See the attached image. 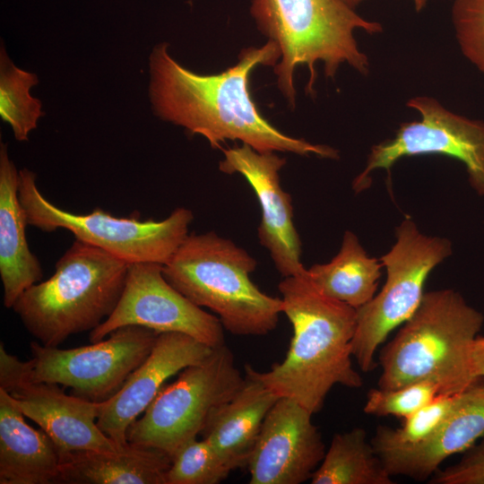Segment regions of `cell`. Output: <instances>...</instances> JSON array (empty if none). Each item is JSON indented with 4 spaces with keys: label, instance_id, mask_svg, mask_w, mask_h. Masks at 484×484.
I'll list each match as a JSON object with an SVG mask.
<instances>
[{
    "label": "cell",
    "instance_id": "cell-1",
    "mask_svg": "<svg viewBox=\"0 0 484 484\" xmlns=\"http://www.w3.org/2000/svg\"><path fill=\"white\" fill-rule=\"evenodd\" d=\"M168 46L166 42L156 45L149 57V95L153 112L160 119L203 136L212 148H220L226 140H238L260 152L338 158L332 147L279 131L253 100L251 72L259 65L275 66L281 58L273 41L243 48L235 65L216 74H199L182 66L169 54Z\"/></svg>",
    "mask_w": 484,
    "mask_h": 484
},
{
    "label": "cell",
    "instance_id": "cell-2",
    "mask_svg": "<svg viewBox=\"0 0 484 484\" xmlns=\"http://www.w3.org/2000/svg\"><path fill=\"white\" fill-rule=\"evenodd\" d=\"M278 289L293 335L283 361L256 372L278 397L292 399L315 414L334 385H363L351 360L357 309L321 292L307 271L284 277Z\"/></svg>",
    "mask_w": 484,
    "mask_h": 484
},
{
    "label": "cell",
    "instance_id": "cell-3",
    "mask_svg": "<svg viewBox=\"0 0 484 484\" xmlns=\"http://www.w3.org/2000/svg\"><path fill=\"white\" fill-rule=\"evenodd\" d=\"M483 315L450 289L425 292L422 300L378 354L377 387L393 389L429 381L439 394H454L480 382L471 353Z\"/></svg>",
    "mask_w": 484,
    "mask_h": 484
},
{
    "label": "cell",
    "instance_id": "cell-4",
    "mask_svg": "<svg viewBox=\"0 0 484 484\" xmlns=\"http://www.w3.org/2000/svg\"><path fill=\"white\" fill-rule=\"evenodd\" d=\"M250 13L259 30L280 50L274 73L278 88L291 108L296 103L298 65H306L309 70L306 92L311 95L317 62L324 63L326 77L333 78L341 64L366 75L369 61L359 49L354 31H382L379 22L364 19L343 0H251Z\"/></svg>",
    "mask_w": 484,
    "mask_h": 484
},
{
    "label": "cell",
    "instance_id": "cell-5",
    "mask_svg": "<svg viewBox=\"0 0 484 484\" xmlns=\"http://www.w3.org/2000/svg\"><path fill=\"white\" fill-rule=\"evenodd\" d=\"M129 264L75 239L48 280L24 290L13 306L39 343L58 347L73 334L92 331L116 308Z\"/></svg>",
    "mask_w": 484,
    "mask_h": 484
},
{
    "label": "cell",
    "instance_id": "cell-6",
    "mask_svg": "<svg viewBox=\"0 0 484 484\" xmlns=\"http://www.w3.org/2000/svg\"><path fill=\"white\" fill-rule=\"evenodd\" d=\"M256 265L244 248L210 231L188 234L162 272L191 302L213 311L230 333L262 336L276 328L282 300L251 281Z\"/></svg>",
    "mask_w": 484,
    "mask_h": 484
},
{
    "label": "cell",
    "instance_id": "cell-7",
    "mask_svg": "<svg viewBox=\"0 0 484 484\" xmlns=\"http://www.w3.org/2000/svg\"><path fill=\"white\" fill-rule=\"evenodd\" d=\"M19 199L27 221L45 232L70 231L75 239L97 246L131 264H165L188 235L193 212L176 208L162 220H141L139 214L117 217L99 208L85 214L65 211L49 202L36 185V174L20 170Z\"/></svg>",
    "mask_w": 484,
    "mask_h": 484
},
{
    "label": "cell",
    "instance_id": "cell-8",
    "mask_svg": "<svg viewBox=\"0 0 484 484\" xmlns=\"http://www.w3.org/2000/svg\"><path fill=\"white\" fill-rule=\"evenodd\" d=\"M244 382L230 349L226 344L213 348L204 360L186 367L174 382L162 386L129 427L127 442L159 449L172 460L200 435L211 411L232 398Z\"/></svg>",
    "mask_w": 484,
    "mask_h": 484
},
{
    "label": "cell",
    "instance_id": "cell-9",
    "mask_svg": "<svg viewBox=\"0 0 484 484\" xmlns=\"http://www.w3.org/2000/svg\"><path fill=\"white\" fill-rule=\"evenodd\" d=\"M396 242L380 261L386 281L373 298L357 309L352 357L361 371L377 367L376 353L388 335L416 311L431 271L451 255V242L421 233L410 219L395 230Z\"/></svg>",
    "mask_w": 484,
    "mask_h": 484
},
{
    "label": "cell",
    "instance_id": "cell-10",
    "mask_svg": "<svg viewBox=\"0 0 484 484\" xmlns=\"http://www.w3.org/2000/svg\"><path fill=\"white\" fill-rule=\"evenodd\" d=\"M158 334L143 326L126 325L99 341L73 349L31 341L30 379L70 387L74 395L103 402L117 393L147 358Z\"/></svg>",
    "mask_w": 484,
    "mask_h": 484
},
{
    "label": "cell",
    "instance_id": "cell-11",
    "mask_svg": "<svg viewBox=\"0 0 484 484\" xmlns=\"http://www.w3.org/2000/svg\"><path fill=\"white\" fill-rule=\"evenodd\" d=\"M407 106L418 111L420 119L402 124L393 138L371 148L365 169L353 181L354 191L370 186L374 170L389 171L402 158L440 154L461 161L471 186L484 196V122L455 114L431 97L411 98Z\"/></svg>",
    "mask_w": 484,
    "mask_h": 484
},
{
    "label": "cell",
    "instance_id": "cell-12",
    "mask_svg": "<svg viewBox=\"0 0 484 484\" xmlns=\"http://www.w3.org/2000/svg\"><path fill=\"white\" fill-rule=\"evenodd\" d=\"M0 388L23 415L45 431L61 455L80 450L116 452L118 446L98 426L100 402L68 395L59 385L30 379V361H22L0 344Z\"/></svg>",
    "mask_w": 484,
    "mask_h": 484
},
{
    "label": "cell",
    "instance_id": "cell-13",
    "mask_svg": "<svg viewBox=\"0 0 484 484\" xmlns=\"http://www.w3.org/2000/svg\"><path fill=\"white\" fill-rule=\"evenodd\" d=\"M163 264H129L121 298L111 315L90 332V341L105 339L126 325H140L158 333H182L215 348L225 344L223 326L216 315L191 302L165 279Z\"/></svg>",
    "mask_w": 484,
    "mask_h": 484
},
{
    "label": "cell",
    "instance_id": "cell-14",
    "mask_svg": "<svg viewBox=\"0 0 484 484\" xmlns=\"http://www.w3.org/2000/svg\"><path fill=\"white\" fill-rule=\"evenodd\" d=\"M313 415L292 399L276 401L246 464L250 484H300L311 480L325 454Z\"/></svg>",
    "mask_w": 484,
    "mask_h": 484
},
{
    "label": "cell",
    "instance_id": "cell-15",
    "mask_svg": "<svg viewBox=\"0 0 484 484\" xmlns=\"http://www.w3.org/2000/svg\"><path fill=\"white\" fill-rule=\"evenodd\" d=\"M219 169L226 174L243 176L253 188L261 208L258 238L284 277L303 274L301 241L293 221L290 194L280 182V170L286 160L274 151L260 152L247 144L223 151Z\"/></svg>",
    "mask_w": 484,
    "mask_h": 484
},
{
    "label": "cell",
    "instance_id": "cell-16",
    "mask_svg": "<svg viewBox=\"0 0 484 484\" xmlns=\"http://www.w3.org/2000/svg\"><path fill=\"white\" fill-rule=\"evenodd\" d=\"M212 349L182 333H159L150 354L117 393L99 402V428L118 446L125 445L129 427L143 413L165 382L186 367L204 360Z\"/></svg>",
    "mask_w": 484,
    "mask_h": 484
},
{
    "label": "cell",
    "instance_id": "cell-17",
    "mask_svg": "<svg viewBox=\"0 0 484 484\" xmlns=\"http://www.w3.org/2000/svg\"><path fill=\"white\" fill-rule=\"evenodd\" d=\"M484 436V385L460 393L454 410L425 441L379 455L392 476L430 479L448 457L465 452Z\"/></svg>",
    "mask_w": 484,
    "mask_h": 484
},
{
    "label": "cell",
    "instance_id": "cell-18",
    "mask_svg": "<svg viewBox=\"0 0 484 484\" xmlns=\"http://www.w3.org/2000/svg\"><path fill=\"white\" fill-rule=\"evenodd\" d=\"M279 398L246 364L244 385L211 411L200 435L231 470L246 467L263 422Z\"/></svg>",
    "mask_w": 484,
    "mask_h": 484
},
{
    "label": "cell",
    "instance_id": "cell-19",
    "mask_svg": "<svg viewBox=\"0 0 484 484\" xmlns=\"http://www.w3.org/2000/svg\"><path fill=\"white\" fill-rule=\"evenodd\" d=\"M19 177L20 170L8 156L7 144L1 143L0 276L6 308H12L20 295L43 277L40 262L26 238L29 224L19 199Z\"/></svg>",
    "mask_w": 484,
    "mask_h": 484
},
{
    "label": "cell",
    "instance_id": "cell-20",
    "mask_svg": "<svg viewBox=\"0 0 484 484\" xmlns=\"http://www.w3.org/2000/svg\"><path fill=\"white\" fill-rule=\"evenodd\" d=\"M0 388V484L57 483L61 454L48 435L28 425Z\"/></svg>",
    "mask_w": 484,
    "mask_h": 484
},
{
    "label": "cell",
    "instance_id": "cell-21",
    "mask_svg": "<svg viewBox=\"0 0 484 484\" xmlns=\"http://www.w3.org/2000/svg\"><path fill=\"white\" fill-rule=\"evenodd\" d=\"M171 462L159 449L129 442L116 452L74 451L61 455L57 483L166 484Z\"/></svg>",
    "mask_w": 484,
    "mask_h": 484
},
{
    "label": "cell",
    "instance_id": "cell-22",
    "mask_svg": "<svg viewBox=\"0 0 484 484\" xmlns=\"http://www.w3.org/2000/svg\"><path fill=\"white\" fill-rule=\"evenodd\" d=\"M382 267L381 261L369 256L358 237L347 230L339 253L329 263L314 264L307 272L324 295L358 309L376 295Z\"/></svg>",
    "mask_w": 484,
    "mask_h": 484
},
{
    "label": "cell",
    "instance_id": "cell-23",
    "mask_svg": "<svg viewBox=\"0 0 484 484\" xmlns=\"http://www.w3.org/2000/svg\"><path fill=\"white\" fill-rule=\"evenodd\" d=\"M312 484H393L367 431L354 428L336 433L314 471Z\"/></svg>",
    "mask_w": 484,
    "mask_h": 484
},
{
    "label": "cell",
    "instance_id": "cell-24",
    "mask_svg": "<svg viewBox=\"0 0 484 484\" xmlns=\"http://www.w3.org/2000/svg\"><path fill=\"white\" fill-rule=\"evenodd\" d=\"M39 83L35 73L14 65L5 48H0V116L7 122L19 142L28 140L29 133L37 127L44 115L39 99L30 94V89Z\"/></svg>",
    "mask_w": 484,
    "mask_h": 484
},
{
    "label": "cell",
    "instance_id": "cell-25",
    "mask_svg": "<svg viewBox=\"0 0 484 484\" xmlns=\"http://www.w3.org/2000/svg\"><path fill=\"white\" fill-rule=\"evenodd\" d=\"M459 394H438L404 419L403 424L398 428L378 426L370 439L377 454L404 449L425 441L449 416L457 403Z\"/></svg>",
    "mask_w": 484,
    "mask_h": 484
},
{
    "label": "cell",
    "instance_id": "cell-26",
    "mask_svg": "<svg viewBox=\"0 0 484 484\" xmlns=\"http://www.w3.org/2000/svg\"><path fill=\"white\" fill-rule=\"evenodd\" d=\"M231 471L208 441L196 437L172 458L166 484H218Z\"/></svg>",
    "mask_w": 484,
    "mask_h": 484
},
{
    "label": "cell",
    "instance_id": "cell-27",
    "mask_svg": "<svg viewBox=\"0 0 484 484\" xmlns=\"http://www.w3.org/2000/svg\"><path fill=\"white\" fill-rule=\"evenodd\" d=\"M439 394L432 382L423 381L393 389L371 388L363 407L365 413L376 417L406 419Z\"/></svg>",
    "mask_w": 484,
    "mask_h": 484
},
{
    "label": "cell",
    "instance_id": "cell-28",
    "mask_svg": "<svg viewBox=\"0 0 484 484\" xmlns=\"http://www.w3.org/2000/svg\"><path fill=\"white\" fill-rule=\"evenodd\" d=\"M452 22L461 51L484 75V0H454Z\"/></svg>",
    "mask_w": 484,
    "mask_h": 484
},
{
    "label": "cell",
    "instance_id": "cell-29",
    "mask_svg": "<svg viewBox=\"0 0 484 484\" xmlns=\"http://www.w3.org/2000/svg\"><path fill=\"white\" fill-rule=\"evenodd\" d=\"M430 484H484V436L463 452L455 463L438 469Z\"/></svg>",
    "mask_w": 484,
    "mask_h": 484
},
{
    "label": "cell",
    "instance_id": "cell-30",
    "mask_svg": "<svg viewBox=\"0 0 484 484\" xmlns=\"http://www.w3.org/2000/svg\"><path fill=\"white\" fill-rule=\"evenodd\" d=\"M471 368L477 378H484V336L474 341L471 353Z\"/></svg>",
    "mask_w": 484,
    "mask_h": 484
},
{
    "label": "cell",
    "instance_id": "cell-31",
    "mask_svg": "<svg viewBox=\"0 0 484 484\" xmlns=\"http://www.w3.org/2000/svg\"><path fill=\"white\" fill-rule=\"evenodd\" d=\"M412 1H413L414 6L417 12L421 11L425 7L428 2V0H412Z\"/></svg>",
    "mask_w": 484,
    "mask_h": 484
},
{
    "label": "cell",
    "instance_id": "cell-32",
    "mask_svg": "<svg viewBox=\"0 0 484 484\" xmlns=\"http://www.w3.org/2000/svg\"><path fill=\"white\" fill-rule=\"evenodd\" d=\"M351 8H355L358 4H359L364 0H343Z\"/></svg>",
    "mask_w": 484,
    "mask_h": 484
}]
</instances>
